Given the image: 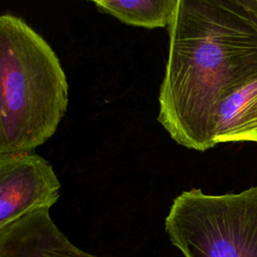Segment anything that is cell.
<instances>
[{"instance_id":"cell-9","label":"cell","mask_w":257,"mask_h":257,"mask_svg":"<svg viewBox=\"0 0 257 257\" xmlns=\"http://www.w3.org/2000/svg\"><path fill=\"white\" fill-rule=\"evenodd\" d=\"M90 1L94 2V3H95L97 6H98V5H99V4H100V3H101L103 0H90Z\"/></svg>"},{"instance_id":"cell-3","label":"cell","mask_w":257,"mask_h":257,"mask_svg":"<svg viewBox=\"0 0 257 257\" xmlns=\"http://www.w3.org/2000/svg\"><path fill=\"white\" fill-rule=\"evenodd\" d=\"M165 231L184 257H257V186L221 195L183 191Z\"/></svg>"},{"instance_id":"cell-7","label":"cell","mask_w":257,"mask_h":257,"mask_svg":"<svg viewBox=\"0 0 257 257\" xmlns=\"http://www.w3.org/2000/svg\"><path fill=\"white\" fill-rule=\"evenodd\" d=\"M178 0H103L97 7L121 22L144 28L171 24Z\"/></svg>"},{"instance_id":"cell-1","label":"cell","mask_w":257,"mask_h":257,"mask_svg":"<svg viewBox=\"0 0 257 257\" xmlns=\"http://www.w3.org/2000/svg\"><path fill=\"white\" fill-rule=\"evenodd\" d=\"M158 121L179 145L216 146L221 101L257 77V14L232 0H178Z\"/></svg>"},{"instance_id":"cell-5","label":"cell","mask_w":257,"mask_h":257,"mask_svg":"<svg viewBox=\"0 0 257 257\" xmlns=\"http://www.w3.org/2000/svg\"><path fill=\"white\" fill-rule=\"evenodd\" d=\"M0 257H100L74 245L49 209L30 212L0 229Z\"/></svg>"},{"instance_id":"cell-8","label":"cell","mask_w":257,"mask_h":257,"mask_svg":"<svg viewBox=\"0 0 257 257\" xmlns=\"http://www.w3.org/2000/svg\"><path fill=\"white\" fill-rule=\"evenodd\" d=\"M252 13L257 14V0H232Z\"/></svg>"},{"instance_id":"cell-6","label":"cell","mask_w":257,"mask_h":257,"mask_svg":"<svg viewBox=\"0 0 257 257\" xmlns=\"http://www.w3.org/2000/svg\"><path fill=\"white\" fill-rule=\"evenodd\" d=\"M214 142L257 143V77L228 94L219 104Z\"/></svg>"},{"instance_id":"cell-2","label":"cell","mask_w":257,"mask_h":257,"mask_svg":"<svg viewBox=\"0 0 257 257\" xmlns=\"http://www.w3.org/2000/svg\"><path fill=\"white\" fill-rule=\"evenodd\" d=\"M68 83L48 42L20 17H0V155L30 153L56 132Z\"/></svg>"},{"instance_id":"cell-4","label":"cell","mask_w":257,"mask_h":257,"mask_svg":"<svg viewBox=\"0 0 257 257\" xmlns=\"http://www.w3.org/2000/svg\"><path fill=\"white\" fill-rule=\"evenodd\" d=\"M61 184L50 163L30 153L0 155V229L59 199Z\"/></svg>"}]
</instances>
